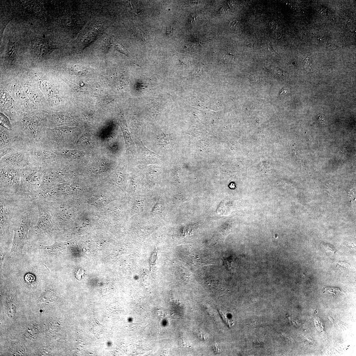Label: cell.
Wrapping results in <instances>:
<instances>
[{"label": "cell", "mask_w": 356, "mask_h": 356, "mask_svg": "<svg viewBox=\"0 0 356 356\" xmlns=\"http://www.w3.org/2000/svg\"><path fill=\"white\" fill-rule=\"evenodd\" d=\"M268 49L270 51L274 53H276V54H277V53L274 49L273 48L272 46L270 45V44H269V48H268Z\"/></svg>", "instance_id": "18"}, {"label": "cell", "mask_w": 356, "mask_h": 356, "mask_svg": "<svg viewBox=\"0 0 356 356\" xmlns=\"http://www.w3.org/2000/svg\"><path fill=\"white\" fill-rule=\"evenodd\" d=\"M197 17L196 16L192 15L190 19V21L191 23L195 22L197 20Z\"/></svg>", "instance_id": "16"}, {"label": "cell", "mask_w": 356, "mask_h": 356, "mask_svg": "<svg viewBox=\"0 0 356 356\" xmlns=\"http://www.w3.org/2000/svg\"><path fill=\"white\" fill-rule=\"evenodd\" d=\"M191 4H192V6H193L194 5H195L198 4V1H192L191 2Z\"/></svg>", "instance_id": "19"}, {"label": "cell", "mask_w": 356, "mask_h": 356, "mask_svg": "<svg viewBox=\"0 0 356 356\" xmlns=\"http://www.w3.org/2000/svg\"><path fill=\"white\" fill-rule=\"evenodd\" d=\"M26 148L25 143L17 134L1 127L0 135V157L11 152Z\"/></svg>", "instance_id": "5"}, {"label": "cell", "mask_w": 356, "mask_h": 356, "mask_svg": "<svg viewBox=\"0 0 356 356\" xmlns=\"http://www.w3.org/2000/svg\"><path fill=\"white\" fill-rule=\"evenodd\" d=\"M113 44L115 50H118V51L126 55L127 56H128L129 54L128 51L121 43H120L114 40L113 41Z\"/></svg>", "instance_id": "10"}, {"label": "cell", "mask_w": 356, "mask_h": 356, "mask_svg": "<svg viewBox=\"0 0 356 356\" xmlns=\"http://www.w3.org/2000/svg\"><path fill=\"white\" fill-rule=\"evenodd\" d=\"M1 194L18 195L21 180V169L1 163Z\"/></svg>", "instance_id": "4"}, {"label": "cell", "mask_w": 356, "mask_h": 356, "mask_svg": "<svg viewBox=\"0 0 356 356\" xmlns=\"http://www.w3.org/2000/svg\"><path fill=\"white\" fill-rule=\"evenodd\" d=\"M34 49L36 54L44 56L52 50L50 49V46L47 42L38 40L35 42Z\"/></svg>", "instance_id": "8"}, {"label": "cell", "mask_w": 356, "mask_h": 356, "mask_svg": "<svg viewBox=\"0 0 356 356\" xmlns=\"http://www.w3.org/2000/svg\"><path fill=\"white\" fill-rule=\"evenodd\" d=\"M44 170L31 165L21 169V183L18 195L30 198L38 191L42 183Z\"/></svg>", "instance_id": "2"}, {"label": "cell", "mask_w": 356, "mask_h": 356, "mask_svg": "<svg viewBox=\"0 0 356 356\" xmlns=\"http://www.w3.org/2000/svg\"><path fill=\"white\" fill-rule=\"evenodd\" d=\"M85 272L84 270L81 269H78L76 271V277L78 280H80L82 278V276L84 274Z\"/></svg>", "instance_id": "13"}, {"label": "cell", "mask_w": 356, "mask_h": 356, "mask_svg": "<svg viewBox=\"0 0 356 356\" xmlns=\"http://www.w3.org/2000/svg\"><path fill=\"white\" fill-rule=\"evenodd\" d=\"M238 22L237 21H232L230 23V27H233L236 26L238 24Z\"/></svg>", "instance_id": "17"}, {"label": "cell", "mask_w": 356, "mask_h": 356, "mask_svg": "<svg viewBox=\"0 0 356 356\" xmlns=\"http://www.w3.org/2000/svg\"><path fill=\"white\" fill-rule=\"evenodd\" d=\"M25 280L28 282L31 283L32 282L34 281L35 280V277L34 275L28 274L25 277Z\"/></svg>", "instance_id": "14"}, {"label": "cell", "mask_w": 356, "mask_h": 356, "mask_svg": "<svg viewBox=\"0 0 356 356\" xmlns=\"http://www.w3.org/2000/svg\"><path fill=\"white\" fill-rule=\"evenodd\" d=\"M1 125L9 131H12V126L9 119L2 113H1Z\"/></svg>", "instance_id": "9"}, {"label": "cell", "mask_w": 356, "mask_h": 356, "mask_svg": "<svg viewBox=\"0 0 356 356\" xmlns=\"http://www.w3.org/2000/svg\"><path fill=\"white\" fill-rule=\"evenodd\" d=\"M13 130L24 141L26 146L45 144L47 129L45 119L40 117L24 118Z\"/></svg>", "instance_id": "1"}, {"label": "cell", "mask_w": 356, "mask_h": 356, "mask_svg": "<svg viewBox=\"0 0 356 356\" xmlns=\"http://www.w3.org/2000/svg\"><path fill=\"white\" fill-rule=\"evenodd\" d=\"M325 290L326 292L332 293L334 295L342 294V292H341L340 289L338 288L329 287L326 288Z\"/></svg>", "instance_id": "12"}, {"label": "cell", "mask_w": 356, "mask_h": 356, "mask_svg": "<svg viewBox=\"0 0 356 356\" xmlns=\"http://www.w3.org/2000/svg\"><path fill=\"white\" fill-rule=\"evenodd\" d=\"M220 315L224 321L230 327L232 326L233 324V322L232 320H230L220 310H219Z\"/></svg>", "instance_id": "11"}, {"label": "cell", "mask_w": 356, "mask_h": 356, "mask_svg": "<svg viewBox=\"0 0 356 356\" xmlns=\"http://www.w3.org/2000/svg\"><path fill=\"white\" fill-rule=\"evenodd\" d=\"M74 131L67 127L48 128L45 144L55 150L71 139Z\"/></svg>", "instance_id": "6"}, {"label": "cell", "mask_w": 356, "mask_h": 356, "mask_svg": "<svg viewBox=\"0 0 356 356\" xmlns=\"http://www.w3.org/2000/svg\"><path fill=\"white\" fill-rule=\"evenodd\" d=\"M30 165L45 169L60 164L55 150L45 144L27 147Z\"/></svg>", "instance_id": "3"}, {"label": "cell", "mask_w": 356, "mask_h": 356, "mask_svg": "<svg viewBox=\"0 0 356 356\" xmlns=\"http://www.w3.org/2000/svg\"><path fill=\"white\" fill-rule=\"evenodd\" d=\"M318 122L321 124L324 125L326 122V120L322 115H320L318 118Z\"/></svg>", "instance_id": "15"}, {"label": "cell", "mask_w": 356, "mask_h": 356, "mask_svg": "<svg viewBox=\"0 0 356 356\" xmlns=\"http://www.w3.org/2000/svg\"><path fill=\"white\" fill-rule=\"evenodd\" d=\"M0 163L18 169L30 165L27 147L5 155L1 158Z\"/></svg>", "instance_id": "7"}]
</instances>
